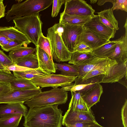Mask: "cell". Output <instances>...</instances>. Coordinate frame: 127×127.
<instances>
[{
    "instance_id": "6da1fadb",
    "label": "cell",
    "mask_w": 127,
    "mask_h": 127,
    "mask_svg": "<svg viewBox=\"0 0 127 127\" xmlns=\"http://www.w3.org/2000/svg\"><path fill=\"white\" fill-rule=\"evenodd\" d=\"M58 105L30 108L24 117L25 127H62L63 111Z\"/></svg>"
},
{
    "instance_id": "7a4b0ae2",
    "label": "cell",
    "mask_w": 127,
    "mask_h": 127,
    "mask_svg": "<svg viewBox=\"0 0 127 127\" xmlns=\"http://www.w3.org/2000/svg\"><path fill=\"white\" fill-rule=\"evenodd\" d=\"M127 64L126 62L98 67L89 72L82 77L76 78L74 81V84H77L100 75H105L102 80L101 83H112L118 82L127 75Z\"/></svg>"
},
{
    "instance_id": "3957f363",
    "label": "cell",
    "mask_w": 127,
    "mask_h": 127,
    "mask_svg": "<svg viewBox=\"0 0 127 127\" xmlns=\"http://www.w3.org/2000/svg\"><path fill=\"white\" fill-rule=\"evenodd\" d=\"M14 27L24 34L31 42L37 46L38 39L43 33V23L39 13L15 18Z\"/></svg>"
},
{
    "instance_id": "277c9868",
    "label": "cell",
    "mask_w": 127,
    "mask_h": 127,
    "mask_svg": "<svg viewBox=\"0 0 127 127\" xmlns=\"http://www.w3.org/2000/svg\"><path fill=\"white\" fill-rule=\"evenodd\" d=\"M13 5L6 13L5 18L9 22L14 19L31 15L43 10L49 7L53 0H27L22 2L20 0Z\"/></svg>"
},
{
    "instance_id": "5b68a950",
    "label": "cell",
    "mask_w": 127,
    "mask_h": 127,
    "mask_svg": "<svg viewBox=\"0 0 127 127\" xmlns=\"http://www.w3.org/2000/svg\"><path fill=\"white\" fill-rule=\"evenodd\" d=\"M60 28L59 23L56 24L48 29L47 34L52 59L59 63L69 61L72 53L68 49L63 40L60 32Z\"/></svg>"
},
{
    "instance_id": "8992f818",
    "label": "cell",
    "mask_w": 127,
    "mask_h": 127,
    "mask_svg": "<svg viewBox=\"0 0 127 127\" xmlns=\"http://www.w3.org/2000/svg\"><path fill=\"white\" fill-rule=\"evenodd\" d=\"M67 98V91L55 88L41 92L24 103L30 108L59 105L66 103Z\"/></svg>"
},
{
    "instance_id": "52a82bcc",
    "label": "cell",
    "mask_w": 127,
    "mask_h": 127,
    "mask_svg": "<svg viewBox=\"0 0 127 127\" xmlns=\"http://www.w3.org/2000/svg\"><path fill=\"white\" fill-rule=\"evenodd\" d=\"M60 25L62 29L61 34L63 40L68 49L72 53L74 48L80 42L83 26Z\"/></svg>"
},
{
    "instance_id": "ba28073f",
    "label": "cell",
    "mask_w": 127,
    "mask_h": 127,
    "mask_svg": "<svg viewBox=\"0 0 127 127\" xmlns=\"http://www.w3.org/2000/svg\"><path fill=\"white\" fill-rule=\"evenodd\" d=\"M76 78L61 74H51L49 76L36 77L30 80L37 87H51L54 88L70 84L74 81Z\"/></svg>"
},
{
    "instance_id": "9c48e42d",
    "label": "cell",
    "mask_w": 127,
    "mask_h": 127,
    "mask_svg": "<svg viewBox=\"0 0 127 127\" xmlns=\"http://www.w3.org/2000/svg\"><path fill=\"white\" fill-rule=\"evenodd\" d=\"M95 11L92 6L83 0H65L63 12L70 15L94 17Z\"/></svg>"
},
{
    "instance_id": "30bf717a",
    "label": "cell",
    "mask_w": 127,
    "mask_h": 127,
    "mask_svg": "<svg viewBox=\"0 0 127 127\" xmlns=\"http://www.w3.org/2000/svg\"><path fill=\"white\" fill-rule=\"evenodd\" d=\"M40 87L23 91H12L0 95V104L17 103H24L41 92Z\"/></svg>"
},
{
    "instance_id": "8fae6325",
    "label": "cell",
    "mask_w": 127,
    "mask_h": 127,
    "mask_svg": "<svg viewBox=\"0 0 127 127\" xmlns=\"http://www.w3.org/2000/svg\"><path fill=\"white\" fill-rule=\"evenodd\" d=\"M83 26L101 38L108 41L114 38L116 32V30L107 27L102 23L97 15L92 17Z\"/></svg>"
},
{
    "instance_id": "7c38bea8",
    "label": "cell",
    "mask_w": 127,
    "mask_h": 127,
    "mask_svg": "<svg viewBox=\"0 0 127 127\" xmlns=\"http://www.w3.org/2000/svg\"><path fill=\"white\" fill-rule=\"evenodd\" d=\"M92 111L84 112L73 110L68 108L63 117L62 125L85 122H96Z\"/></svg>"
},
{
    "instance_id": "4fadbf2b",
    "label": "cell",
    "mask_w": 127,
    "mask_h": 127,
    "mask_svg": "<svg viewBox=\"0 0 127 127\" xmlns=\"http://www.w3.org/2000/svg\"><path fill=\"white\" fill-rule=\"evenodd\" d=\"M117 64L118 63L115 60L108 58H99L95 57L87 64L77 66L78 70V74L76 78L82 77L89 72L98 67L115 65Z\"/></svg>"
},
{
    "instance_id": "5bb4252c",
    "label": "cell",
    "mask_w": 127,
    "mask_h": 127,
    "mask_svg": "<svg viewBox=\"0 0 127 127\" xmlns=\"http://www.w3.org/2000/svg\"><path fill=\"white\" fill-rule=\"evenodd\" d=\"M125 33L122 36L120 41L116 45L113 52L108 58L115 60L118 64L127 62V27H124Z\"/></svg>"
},
{
    "instance_id": "9a60e30c",
    "label": "cell",
    "mask_w": 127,
    "mask_h": 127,
    "mask_svg": "<svg viewBox=\"0 0 127 127\" xmlns=\"http://www.w3.org/2000/svg\"><path fill=\"white\" fill-rule=\"evenodd\" d=\"M109 41L103 39L83 26L80 42H84L94 49L108 42Z\"/></svg>"
},
{
    "instance_id": "2e32d148",
    "label": "cell",
    "mask_w": 127,
    "mask_h": 127,
    "mask_svg": "<svg viewBox=\"0 0 127 127\" xmlns=\"http://www.w3.org/2000/svg\"><path fill=\"white\" fill-rule=\"evenodd\" d=\"M103 93L102 86L98 84L81 95L82 98L88 107L91 108L99 101Z\"/></svg>"
},
{
    "instance_id": "e0dca14e",
    "label": "cell",
    "mask_w": 127,
    "mask_h": 127,
    "mask_svg": "<svg viewBox=\"0 0 127 127\" xmlns=\"http://www.w3.org/2000/svg\"><path fill=\"white\" fill-rule=\"evenodd\" d=\"M35 52L38 58L39 67L50 74L55 73L56 71L54 63L51 60L48 54L38 46H36Z\"/></svg>"
},
{
    "instance_id": "ac0fdd59",
    "label": "cell",
    "mask_w": 127,
    "mask_h": 127,
    "mask_svg": "<svg viewBox=\"0 0 127 127\" xmlns=\"http://www.w3.org/2000/svg\"><path fill=\"white\" fill-rule=\"evenodd\" d=\"M0 34L9 39L24 43L26 46L31 42L24 34L14 27H0Z\"/></svg>"
},
{
    "instance_id": "d6986e66",
    "label": "cell",
    "mask_w": 127,
    "mask_h": 127,
    "mask_svg": "<svg viewBox=\"0 0 127 127\" xmlns=\"http://www.w3.org/2000/svg\"><path fill=\"white\" fill-rule=\"evenodd\" d=\"M102 79V75H101L92 81H86L77 85H74L72 83L62 87L61 89L65 91H70L74 92L79 91L81 95L96 84L101 83Z\"/></svg>"
},
{
    "instance_id": "ffe728a7",
    "label": "cell",
    "mask_w": 127,
    "mask_h": 127,
    "mask_svg": "<svg viewBox=\"0 0 127 127\" xmlns=\"http://www.w3.org/2000/svg\"><path fill=\"white\" fill-rule=\"evenodd\" d=\"M23 103L6 104L0 106V117L8 114H19L25 117L28 110Z\"/></svg>"
},
{
    "instance_id": "44dd1931",
    "label": "cell",
    "mask_w": 127,
    "mask_h": 127,
    "mask_svg": "<svg viewBox=\"0 0 127 127\" xmlns=\"http://www.w3.org/2000/svg\"><path fill=\"white\" fill-rule=\"evenodd\" d=\"M97 13L100 22L107 27L116 31L119 29L118 22L114 16L112 8Z\"/></svg>"
},
{
    "instance_id": "7402d4cb",
    "label": "cell",
    "mask_w": 127,
    "mask_h": 127,
    "mask_svg": "<svg viewBox=\"0 0 127 127\" xmlns=\"http://www.w3.org/2000/svg\"><path fill=\"white\" fill-rule=\"evenodd\" d=\"M93 17L87 16L70 15L61 13L60 15L59 23L83 26Z\"/></svg>"
},
{
    "instance_id": "603a6c76",
    "label": "cell",
    "mask_w": 127,
    "mask_h": 127,
    "mask_svg": "<svg viewBox=\"0 0 127 127\" xmlns=\"http://www.w3.org/2000/svg\"><path fill=\"white\" fill-rule=\"evenodd\" d=\"M122 36L118 39L110 41L101 46L93 49L92 52L96 57L99 58H108L114 51L116 45L121 40Z\"/></svg>"
},
{
    "instance_id": "cb8c5ba5",
    "label": "cell",
    "mask_w": 127,
    "mask_h": 127,
    "mask_svg": "<svg viewBox=\"0 0 127 127\" xmlns=\"http://www.w3.org/2000/svg\"><path fill=\"white\" fill-rule=\"evenodd\" d=\"M95 57L92 52H72L70 59L68 63L76 66L83 65L89 63Z\"/></svg>"
},
{
    "instance_id": "d4e9b609",
    "label": "cell",
    "mask_w": 127,
    "mask_h": 127,
    "mask_svg": "<svg viewBox=\"0 0 127 127\" xmlns=\"http://www.w3.org/2000/svg\"><path fill=\"white\" fill-rule=\"evenodd\" d=\"M14 77L18 78L31 80L34 78L49 76L51 74L48 73L41 68L32 69L20 72H13Z\"/></svg>"
},
{
    "instance_id": "484cf974",
    "label": "cell",
    "mask_w": 127,
    "mask_h": 127,
    "mask_svg": "<svg viewBox=\"0 0 127 127\" xmlns=\"http://www.w3.org/2000/svg\"><path fill=\"white\" fill-rule=\"evenodd\" d=\"M10 85L13 91H23L38 88L30 80L16 78Z\"/></svg>"
},
{
    "instance_id": "4316f807",
    "label": "cell",
    "mask_w": 127,
    "mask_h": 127,
    "mask_svg": "<svg viewBox=\"0 0 127 127\" xmlns=\"http://www.w3.org/2000/svg\"><path fill=\"white\" fill-rule=\"evenodd\" d=\"M36 50V48L21 46L10 51L8 56L13 63L15 64L19 59L34 53Z\"/></svg>"
},
{
    "instance_id": "83f0119b",
    "label": "cell",
    "mask_w": 127,
    "mask_h": 127,
    "mask_svg": "<svg viewBox=\"0 0 127 127\" xmlns=\"http://www.w3.org/2000/svg\"><path fill=\"white\" fill-rule=\"evenodd\" d=\"M23 117L19 114H8L0 117V127H17Z\"/></svg>"
},
{
    "instance_id": "f1b7e54d",
    "label": "cell",
    "mask_w": 127,
    "mask_h": 127,
    "mask_svg": "<svg viewBox=\"0 0 127 127\" xmlns=\"http://www.w3.org/2000/svg\"><path fill=\"white\" fill-rule=\"evenodd\" d=\"M15 64L32 69L39 68L38 58L35 53L30 54L19 59Z\"/></svg>"
},
{
    "instance_id": "f546056e",
    "label": "cell",
    "mask_w": 127,
    "mask_h": 127,
    "mask_svg": "<svg viewBox=\"0 0 127 127\" xmlns=\"http://www.w3.org/2000/svg\"><path fill=\"white\" fill-rule=\"evenodd\" d=\"M54 64L56 70H57L60 71L61 74L76 77L78 74V70L76 65L65 63L59 64L54 63Z\"/></svg>"
},
{
    "instance_id": "4dcf8cb0",
    "label": "cell",
    "mask_w": 127,
    "mask_h": 127,
    "mask_svg": "<svg viewBox=\"0 0 127 127\" xmlns=\"http://www.w3.org/2000/svg\"><path fill=\"white\" fill-rule=\"evenodd\" d=\"M37 46L48 54L51 61L53 62L52 57L49 41L47 37L43 35V33L41 35L38 39Z\"/></svg>"
},
{
    "instance_id": "1f68e13d",
    "label": "cell",
    "mask_w": 127,
    "mask_h": 127,
    "mask_svg": "<svg viewBox=\"0 0 127 127\" xmlns=\"http://www.w3.org/2000/svg\"><path fill=\"white\" fill-rule=\"evenodd\" d=\"M16 79L10 71L4 69L0 70V84H10Z\"/></svg>"
},
{
    "instance_id": "d6a6232c",
    "label": "cell",
    "mask_w": 127,
    "mask_h": 127,
    "mask_svg": "<svg viewBox=\"0 0 127 127\" xmlns=\"http://www.w3.org/2000/svg\"><path fill=\"white\" fill-rule=\"evenodd\" d=\"M69 108L73 110L84 112H91L92 111L83 99L76 104L73 105H69Z\"/></svg>"
},
{
    "instance_id": "836d02e7",
    "label": "cell",
    "mask_w": 127,
    "mask_h": 127,
    "mask_svg": "<svg viewBox=\"0 0 127 127\" xmlns=\"http://www.w3.org/2000/svg\"><path fill=\"white\" fill-rule=\"evenodd\" d=\"M65 126L66 127H104L95 122H85L67 124Z\"/></svg>"
},
{
    "instance_id": "e575fe53",
    "label": "cell",
    "mask_w": 127,
    "mask_h": 127,
    "mask_svg": "<svg viewBox=\"0 0 127 127\" xmlns=\"http://www.w3.org/2000/svg\"><path fill=\"white\" fill-rule=\"evenodd\" d=\"M111 2L113 5L112 7L113 11L120 9L127 12V0H112Z\"/></svg>"
},
{
    "instance_id": "d590c367",
    "label": "cell",
    "mask_w": 127,
    "mask_h": 127,
    "mask_svg": "<svg viewBox=\"0 0 127 127\" xmlns=\"http://www.w3.org/2000/svg\"><path fill=\"white\" fill-rule=\"evenodd\" d=\"M26 46L24 43L15 40H12L7 45L1 47V49L6 52L10 51L22 46Z\"/></svg>"
},
{
    "instance_id": "8d00e7d4",
    "label": "cell",
    "mask_w": 127,
    "mask_h": 127,
    "mask_svg": "<svg viewBox=\"0 0 127 127\" xmlns=\"http://www.w3.org/2000/svg\"><path fill=\"white\" fill-rule=\"evenodd\" d=\"M65 0H53L51 14L53 17H56L59 13L63 4L65 3Z\"/></svg>"
},
{
    "instance_id": "74e56055",
    "label": "cell",
    "mask_w": 127,
    "mask_h": 127,
    "mask_svg": "<svg viewBox=\"0 0 127 127\" xmlns=\"http://www.w3.org/2000/svg\"><path fill=\"white\" fill-rule=\"evenodd\" d=\"M93 50L91 47L89 45L84 42H80L74 48L73 52H92Z\"/></svg>"
},
{
    "instance_id": "f35d334b",
    "label": "cell",
    "mask_w": 127,
    "mask_h": 127,
    "mask_svg": "<svg viewBox=\"0 0 127 127\" xmlns=\"http://www.w3.org/2000/svg\"><path fill=\"white\" fill-rule=\"evenodd\" d=\"M0 64L4 66H10L14 64L9 56L0 49Z\"/></svg>"
},
{
    "instance_id": "ab89813d",
    "label": "cell",
    "mask_w": 127,
    "mask_h": 127,
    "mask_svg": "<svg viewBox=\"0 0 127 127\" xmlns=\"http://www.w3.org/2000/svg\"><path fill=\"white\" fill-rule=\"evenodd\" d=\"M4 69L13 72H20L32 69L19 66L15 64L10 66H4Z\"/></svg>"
},
{
    "instance_id": "60d3db41",
    "label": "cell",
    "mask_w": 127,
    "mask_h": 127,
    "mask_svg": "<svg viewBox=\"0 0 127 127\" xmlns=\"http://www.w3.org/2000/svg\"><path fill=\"white\" fill-rule=\"evenodd\" d=\"M121 117L124 127H127V100L125 101L121 109Z\"/></svg>"
},
{
    "instance_id": "b9f144b4",
    "label": "cell",
    "mask_w": 127,
    "mask_h": 127,
    "mask_svg": "<svg viewBox=\"0 0 127 127\" xmlns=\"http://www.w3.org/2000/svg\"><path fill=\"white\" fill-rule=\"evenodd\" d=\"M13 91L10 84H0V95Z\"/></svg>"
},
{
    "instance_id": "7bdbcfd3",
    "label": "cell",
    "mask_w": 127,
    "mask_h": 127,
    "mask_svg": "<svg viewBox=\"0 0 127 127\" xmlns=\"http://www.w3.org/2000/svg\"><path fill=\"white\" fill-rule=\"evenodd\" d=\"M3 0H0V19L5 15V8L6 5H5Z\"/></svg>"
},
{
    "instance_id": "ee69618b",
    "label": "cell",
    "mask_w": 127,
    "mask_h": 127,
    "mask_svg": "<svg viewBox=\"0 0 127 127\" xmlns=\"http://www.w3.org/2000/svg\"><path fill=\"white\" fill-rule=\"evenodd\" d=\"M12 40L9 39L4 40L0 43V46L1 47L6 45Z\"/></svg>"
},
{
    "instance_id": "f6af8a7d",
    "label": "cell",
    "mask_w": 127,
    "mask_h": 127,
    "mask_svg": "<svg viewBox=\"0 0 127 127\" xmlns=\"http://www.w3.org/2000/svg\"><path fill=\"white\" fill-rule=\"evenodd\" d=\"M112 0H98V1L97 2V4L99 6H101L104 4L106 2H111Z\"/></svg>"
},
{
    "instance_id": "bcb514c9",
    "label": "cell",
    "mask_w": 127,
    "mask_h": 127,
    "mask_svg": "<svg viewBox=\"0 0 127 127\" xmlns=\"http://www.w3.org/2000/svg\"><path fill=\"white\" fill-rule=\"evenodd\" d=\"M9 39L4 35L0 34V43L4 40Z\"/></svg>"
},
{
    "instance_id": "7dc6e473",
    "label": "cell",
    "mask_w": 127,
    "mask_h": 127,
    "mask_svg": "<svg viewBox=\"0 0 127 127\" xmlns=\"http://www.w3.org/2000/svg\"><path fill=\"white\" fill-rule=\"evenodd\" d=\"M97 0H91L90 3H94L96 2L97 1Z\"/></svg>"
},
{
    "instance_id": "c3c4849f",
    "label": "cell",
    "mask_w": 127,
    "mask_h": 127,
    "mask_svg": "<svg viewBox=\"0 0 127 127\" xmlns=\"http://www.w3.org/2000/svg\"><path fill=\"white\" fill-rule=\"evenodd\" d=\"M4 69V66L0 64V70Z\"/></svg>"
}]
</instances>
